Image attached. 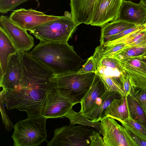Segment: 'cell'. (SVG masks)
I'll return each instance as SVG.
<instances>
[{"label": "cell", "instance_id": "26", "mask_svg": "<svg viewBox=\"0 0 146 146\" xmlns=\"http://www.w3.org/2000/svg\"><path fill=\"white\" fill-rule=\"evenodd\" d=\"M146 50V46H129L120 52L112 56H117L126 58L133 57L141 55Z\"/></svg>", "mask_w": 146, "mask_h": 146}, {"label": "cell", "instance_id": "31", "mask_svg": "<svg viewBox=\"0 0 146 146\" xmlns=\"http://www.w3.org/2000/svg\"><path fill=\"white\" fill-rule=\"evenodd\" d=\"M121 84L126 96L130 95L131 92L136 88L132 79L125 73L121 80Z\"/></svg>", "mask_w": 146, "mask_h": 146}, {"label": "cell", "instance_id": "37", "mask_svg": "<svg viewBox=\"0 0 146 146\" xmlns=\"http://www.w3.org/2000/svg\"><path fill=\"white\" fill-rule=\"evenodd\" d=\"M141 57L142 58H144L146 60V51L141 56Z\"/></svg>", "mask_w": 146, "mask_h": 146}, {"label": "cell", "instance_id": "13", "mask_svg": "<svg viewBox=\"0 0 146 146\" xmlns=\"http://www.w3.org/2000/svg\"><path fill=\"white\" fill-rule=\"evenodd\" d=\"M22 76L21 54L17 52L11 54L5 73L0 76V87L4 93L12 90L20 84Z\"/></svg>", "mask_w": 146, "mask_h": 146}, {"label": "cell", "instance_id": "6", "mask_svg": "<svg viewBox=\"0 0 146 146\" xmlns=\"http://www.w3.org/2000/svg\"><path fill=\"white\" fill-rule=\"evenodd\" d=\"M95 72H74L56 75L54 78V89L71 92L80 101L91 86Z\"/></svg>", "mask_w": 146, "mask_h": 146}, {"label": "cell", "instance_id": "29", "mask_svg": "<svg viewBox=\"0 0 146 146\" xmlns=\"http://www.w3.org/2000/svg\"><path fill=\"white\" fill-rule=\"evenodd\" d=\"M130 95L142 108L146 115V90L136 88Z\"/></svg>", "mask_w": 146, "mask_h": 146}, {"label": "cell", "instance_id": "20", "mask_svg": "<svg viewBox=\"0 0 146 146\" xmlns=\"http://www.w3.org/2000/svg\"><path fill=\"white\" fill-rule=\"evenodd\" d=\"M136 25L120 20H116L107 23L102 27L100 44L104 45L113 36Z\"/></svg>", "mask_w": 146, "mask_h": 146}, {"label": "cell", "instance_id": "11", "mask_svg": "<svg viewBox=\"0 0 146 146\" xmlns=\"http://www.w3.org/2000/svg\"><path fill=\"white\" fill-rule=\"evenodd\" d=\"M60 17L46 15L32 9L20 8L14 10L9 18L18 26L29 31L37 26L58 19Z\"/></svg>", "mask_w": 146, "mask_h": 146}, {"label": "cell", "instance_id": "3", "mask_svg": "<svg viewBox=\"0 0 146 146\" xmlns=\"http://www.w3.org/2000/svg\"><path fill=\"white\" fill-rule=\"evenodd\" d=\"M42 116L18 121L14 125L12 135L15 146H37L47 138L46 122Z\"/></svg>", "mask_w": 146, "mask_h": 146}, {"label": "cell", "instance_id": "19", "mask_svg": "<svg viewBox=\"0 0 146 146\" xmlns=\"http://www.w3.org/2000/svg\"><path fill=\"white\" fill-rule=\"evenodd\" d=\"M129 117L126 96H121L114 99L104 113V118L111 117L119 122L126 119Z\"/></svg>", "mask_w": 146, "mask_h": 146}, {"label": "cell", "instance_id": "23", "mask_svg": "<svg viewBox=\"0 0 146 146\" xmlns=\"http://www.w3.org/2000/svg\"><path fill=\"white\" fill-rule=\"evenodd\" d=\"M129 117L142 125L146 129V115L141 107L130 95L127 96Z\"/></svg>", "mask_w": 146, "mask_h": 146}, {"label": "cell", "instance_id": "34", "mask_svg": "<svg viewBox=\"0 0 146 146\" xmlns=\"http://www.w3.org/2000/svg\"><path fill=\"white\" fill-rule=\"evenodd\" d=\"M90 146H105L102 137L96 129H93L89 136Z\"/></svg>", "mask_w": 146, "mask_h": 146}, {"label": "cell", "instance_id": "16", "mask_svg": "<svg viewBox=\"0 0 146 146\" xmlns=\"http://www.w3.org/2000/svg\"><path fill=\"white\" fill-rule=\"evenodd\" d=\"M98 0H70L71 13L78 25L90 24Z\"/></svg>", "mask_w": 146, "mask_h": 146}, {"label": "cell", "instance_id": "18", "mask_svg": "<svg viewBox=\"0 0 146 146\" xmlns=\"http://www.w3.org/2000/svg\"><path fill=\"white\" fill-rule=\"evenodd\" d=\"M121 96L117 92L107 91L97 100L93 109L84 116L92 122L100 121L104 118L105 111L112 100Z\"/></svg>", "mask_w": 146, "mask_h": 146}, {"label": "cell", "instance_id": "14", "mask_svg": "<svg viewBox=\"0 0 146 146\" xmlns=\"http://www.w3.org/2000/svg\"><path fill=\"white\" fill-rule=\"evenodd\" d=\"M123 0H98L90 25L102 27L117 19Z\"/></svg>", "mask_w": 146, "mask_h": 146}, {"label": "cell", "instance_id": "24", "mask_svg": "<svg viewBox=\"0 0 146 146\" xmlns=\"http://www.w3.org/2000/svg\"><path fill=\"white\" fill-rule=\"evenodd\" d=\"M64 117L67 118L70 123L73 125L78 124L88 127L94 128L99 132L100 121L92 122L88 120L80 112H77L73 108L70 109L66 114Z\"/></svg>", "mask_w": 146, "mask_h": 146}, {"label": "cell", "instance_id": "8", "mask_svg": "<svg viewBox=\"0 0 146 146\" xmlns=\"http://www.w3.org/2000/svg\"><path fill=\"white\" fill-rule=\"evenodd\" d=\"M70 123L56 129L47 146H90L89 136L93 129L80 125Z\"/></svg>", "mask_w": 146, "mask_h": 146}, {"label": "cell", "instance_id": "10", "mask_svg": "<svg viewBox=\"0 0 146 146\" xmlns=\"http://www.w3.org/2000/svg\"><path fill=\"white\" fill-rule=\"evenodd\" d=\"M0 27L10 38L18 52H27L34 46L33 37L27 30L18 26L9 18L3 15L0 17Z\"/></svg>", "mask_w": 146, "mask_h": 146}, {"label": "cell", "instance_id": "25", "mask_svg": "<svg viewBox=\"0 0 146 146\" xmlns=\"http://www.w3.org/2000/svg\"><path fill=\"white\" fill-rule=\"evenodd\" d=\"M119 122L131 133L146 141V129L141 124L129 117Z\"/></svg>", "mask_w": 146, "mask_h": 146}, {"label": "cell", "instance_id": "30", "mask_svg": "<svg viewBox=\"0 0 146 146\" xmlns=\"http://www.w3.org/2000/svg\"><path fill=\"white\" fill-rule=\"evenodd\" d=\"M129 46H146V28L139 31L135 37L126 43Z\"/></svg>", "mask_w": 146, "mask_h": 146}, {"label": "cell", "instance_id": "27", "mask_svg": "<svg viewBox=\"0 0 146 146\" xmlns=\"http://www.w3.org/2000/svg\"><path fill=\"white\" fill-rule=\"evenodd\" d=\"M98 46L104 56L111 57L129 46L126 43H122L108 46H104L100 44Z\"/></svg>", "mask_w": 146, "mask_h": 146}, {"label": "cell", "instance_id": "17", "mask_svg": "<svg viewBox=\"0 0 146 146\" xmlns=\"http://www.w3.org/2000/svg\"><path fill=\"white\" fill-rule=\"evenodd\" d=\"M108 91L100 77L96 74L92 85L80 101V112L84 116L94 108L98 98Z\"/></svg>", "mask_w": 146, "mask_h": 146}, {"label": "cell", "instance_id": "22", "mask_svg": "<svg viewBox=\"0 0 146 146\" xmlns=\"http://www.w3.org/2000/svg\"><path fill=\"white\" fill-rule=\"evenodd\" d=\"M145 28L144 24L137 25L131 28L114 35L110 38L109 40L104 45V46H108L116 44L125 43L133 38L139 30Z\"/></svg>", "mask_w": 146, "mask_h": 146}, {"label": "cell", "instance_id": "21", "mask_svg": "<svg viewBox=\"0 0 146 146\" xmlns=\"http://www.w3.org/2000/svg\"><path fill=\"white\" fill-rule=\"evenodd\" d=\"M17 52L10 38L0 27V76L6 71L9 56Z\"/></svg>", "mask_w": 146, "mask_h": 146}, {"label": "cell", "instance_id": "39", "mask_svg": "<svg viewBox=\"0 0 146 146\" xmlns=\"http://www.w3.org/2000/svg\"><path fill=\"white\" fill-rule=\"evenodd\" d=\"M144 24L145 25V27L146 28V21Z\"/></svg>", "mask_w": 146, "mask_h": 146}, {"label": "cell", "instance_id": "32", "mask_svg": "<svg viewBox=\"0 0 146 146\" xmlns=\"http://www.w3.org/2000/svg\"><path fill=\"white\" fill-rule=\"evenodd\" d=\"M4 94L0 93V110L3 119V124L5 129L8 131L11 130L14 128V125L13 124L6 113L4 106L3 97Z\"/></svg>", "mask_w": 146, "mask_h": 146}, {"label": "cell", "instance_id": "5", "mask_svg": "<svg viewBox=\"0 0 146 146\" xmlns=\"http://www.w3.org/2000/svg\"><path fill=\"white\" fill-rule=\"evenodd\" d=\"M92 56L96 63V74L100 77L107 90L127 96L121 84L125 73L117 61L112 57L104 56L99 46Z\"/></svg>", "mask_w": 146, "mask_h": 146}, {"label": "cell", "instance_id": "4", "mask_svg": "<svg viewBox=\"0 0 146 146\" xmlns=\"http://www.w3.org/2000/svg\"><path fill=\"white\" fill-rule=\"evenodd\" d=\"M78 25L72 17L65 15L37 26L29 31L40 41L67 42Z\"/></svg>", "mask_w": 146, "mask_h": 146}, {"label": "cell", "instance_id": "35", "mask_svg": "<svg viewBox=\"0 0 146 146\" xmlns=\"http://www.w3.org/2000/svg\"><path fill=\"white\" fill-rule=\"evenodd\" d=\"M131 133L137 146H146V141Z\"/></svg>", "mask_w": 146, "mask_h": 146}, {"label": "cell", "instance_id": "38", "mask_svg": "<svg viewBox=\"0 0 146 146\" xmlns=\"http://www.w3.org/2000/svg\"><path fill=\"white\" fill-rule=\"evenodd\" d=\"M142 60L143 61V62L146 65V60L145 59H144V58H142Z\"/></svg>", "mask_w": 146, "mask_h": 146}, {"label": "cell", "instance_id": "12", "mask_svg": "<svg viewBox=\"0 0 146 146\" xmlns=\"http://www.w3.org/2000/svg\"><path fill=\"white\" fill-rule=\"evenodd\" d=\"M111 57L117 61L125 73L131 78L137 89L146 90V65L141 56L130 58Z\"/></svg>", "mask_w": 146, "mask_h": 146}, {"label": "cell", "instance_id": "28", "mask_svg": "<svg viewBox=\"0 0 146 146\" xmlns=\"http://www.w3.org/2000/svg\"><path fill=\"white\" fill-rule=\"evenodd\" d=\"M29 0H0V12L8 13L21 3Z\"/></svg>", "mask_w": 146, "mask_h": 146}, {"label": "cell", "instance_id": "1", "mask_svg": "<svg viewBox=\"0 0 146 146\" xmlns=\"http://www.w3.org/2000/svg\"><path fill=\"white\" fill-rule=\"evenodd\" d=\"M21 56V80L14 89L4 93L3 102L8 110L25 111L28 117L40 116L46 98L54 89L55 75L27 52Z\"/></svg>", "mask_w": 146, "mask_h": 146}, {"label": "cell", "instance_id": "36", "mask_svg": "<svg viewBox=\"0 0 146 146\" xmlns=\"http://www.w3.org/2000/svg\"><path fill=\"white\" fill-rule=\"evenodd\" d=\"M140 3L146 7V0H140Z\"/></svg>", "mask_w": 146, "mask_h": 146}, {"label": "cell", "instance_id": "33", "mask_svg": "<svg viewBox=\"0 0 146 146\" xmlns=\"http://www.w3.org/2000/svg\"><path fill=\"white\" fill-rule=\"evenodd\" d=\"M81 73L89 72H97V66L95 61L92 56L89 58L83 67L80 68L78 71Z\"/></svg>", "mask_w": 146, "mask_h": 146}, {"label": "cell", "instance_id": "2", "mask_svg": "<svg viewBox=\"0 0 146 146\" xmlns=\"http://www.w3.org/2000/svg\"><path fill=\"white\" fill-rule=\"evenodd\" d=\"M28 53L58 75L78 71L84 61L67 43L40 41Z\"/></svg>", "mask_w": 146, "mask_h": 146}, {"label": "cell", "instance_id": "7", "mask_svg": "<svg viewBox=\"0 0 146 146\" xmlns=\"http://www.w3.org/2000/svg\"><path fill=\"white\" fill-rule=\"evenodd\" d=\"M80 101L71 92L54 89L47 96L42 107L41 115L47 119L64 118L73 106Z\"/></svg>", "mask_w": 146, "mask_h": 146}, {"label": "cell", "instance_id": "9", "mask_svg": "<svg viewBox=\"0 0 146 146\" xmlns=\"http://www.w3.org/2000/svg\"><path fill=\"white\" fill-rule=\"evenodd\" d=\"M99 127L105 146H137L131 133L115 119L105 117L100 121Z\"/></svg>", "mask_w": 146, "mask_h": 146}, {"label": "cell", "instance_id": "15", "mask_svg": "<svg viewBox=\"0 0 146 146\" xmlns=\"http://www.w3.org/2000/svg\"><path fill=\"white\" fill-rule=\"evenodd\" d=\"M117 20L137 25H143L146 21V7L140 3H136L123 0Z\"/></svg>", "mask_w": 146, "mask_h": 146}]
</instances>
